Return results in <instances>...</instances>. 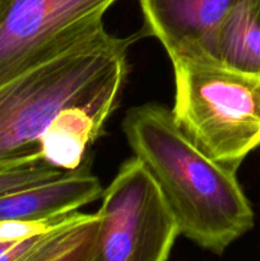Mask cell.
<instances>
[{
    "mask_svg": "<svg viewBox=\"0 0 260 261\" xmlns=\"http://www.w3.org/2000/svg\"><path fill=\"white\" fill-rule=\"evenodd\" d=\"M116 0H0V86L105 31Z\"/></svg>",
    "mask_w": 260,
    "mask_h": 261,
    "instance_id": "cell-5",
    "label": "cell"
},
{
    "mask_svg": "<svg viewBox=\"0 0 260 261\" xmlns=\"http://www.w3.org/2000/svg\"><path fill=\"white\" fill-rule=\"evenodd\" d=\"M74 213V212H73ZM73 213L43 221H4L0 222V242H19L28 237L43 233L65 222Z\"/></svg>",
    "mask_w": 260,
    "mask_h": 261,
    "instance_id": "cell-12",
    "label": "cell"
},
{
    "mask_svg": "<svg viewBox=\"0 0 260 261\" xmlns=\"http://www.w3.org/2000/svg\"><path fill=\"white\" fill-rule=\"evenodd\" d=\"M15 244H18V242H0V255L4 254L5 251H8V250H9L10 247L14 246Z\"/></svg>",
    "mask_w": 260,
    "mask_h": 261,
    "instance_id": "cell-14",
    "label": "cell"
},
{
    "mask_svg": "<svg viewBox=\"0 0 260 261\" xmlns=\"http://www.w3.org/2000/svg\"><path fill=\"white\" fill-rule=\"evenodd\" d=\"M71 171H64L46 161L0 167V196L63 177Z\"/></svg>",
    "mask_w": 260,
    "mask_h": 261,
    "instance_id": "cell-11",
    "label": "cell"
},
{
    "mask_svg": "<svg viewBox=\"0 0 260 261\" xmlns=\"http://www.w3.org/2000/svg\"><path fill=\"white\" fill-rule=\"evenodd\" d=\"M97 233H98V216L89 224L83 236L69 249L61 252L50 261H92L97 246Z\"/></svg>",
    "mask_w": 260,
    "mask_h": 261,
    "instance_id": "cell-13",
    "label": "cell"
},
{
    "mask_svg": "<svg viewBox=\"0 0 260 261\" xmlns=\"http://www.w3.org/2000/svg\"><path fill=\"white\" fill-rule=\"evenodd\" d=\"M172 116L205 154L237 171L260 147V76L209 61L177 59Z\"/></svg>",
    "mask_w": 260,
    "mask_h": 261,
    "instance_id": "cell-3",
    "label": "cell"
},
{
    "mask_svg": "<svg viewBox=\"0 0 260 261\" xmlns=\"http://www.w3.org/2000/svg\"><path fill=\"white\" fill-rule=\"evenodd\" d=\"M96 214L74 212L59 226L19 241L0 255V261H50L75 244L84 234Z\"/></svg>",
    "mask_w": 260,
    "mask_h": 261,
    "instance_id": "cell-10",
    "label": "cell"
},
{
    "mask_svg": "<svg viewBox=\"0 0 260 261\" xmlns=\"http://www.w3.org/2000/svg\"><path fill=\"white\" fill-rule=\"evenodd\" d=\"M92 261H167L180 234L177 222L138 158L124 162L102 191Z\"/></svg>",
    "mask_w": 260,
    "mask_h": 261,
    "instance_id": "cell-4",
    "label": "cell"
},
{
    "mask_svg": "<svg viewBox=\"0 0 260 261\" xmlns=\"http://www.w3.org/2000/svg\"><path fill=\"white\" fill-rule=\"evenodd\" d=\"M122 130L170 206L180 234L222 255L254 227V212L236 171L199 149L166 107L145 103L127 111Z\"/></svg>",
    "mask_w": 260,
    "mask_h": 261,
    "instance_id": "cell-1",
    "label": "cell"
},
{
    "mask_svg": "<svg viewBox=\"0 0 260 261\" xmlns=\"http://www.w3.org/2000/svg\"><path fill=\"white\" fill-rule=\"evenodd\" d=\"M239 0H139L143 36H153L170 60L214 63L217 35Z\"/></svg>",
    "mask_w": 260,
    "mask_h": 261,
    "instance_id": "cell-6",
    "label": "cell"
},
{
    "mask_svg": "<svg viewBox=\"0 0 260 261\" xmlns=\"http://www.w3.org/2000/svg\"><path fill=\"white\" fill-rule=\"evenodd\" d=\"M106 30L92 40L0 86V167L42 161L43 133L73 106L117 107L127 50L139 37Z\"/></svg>",
    "mask_w": 260,
    "mask_h": 261,
    "instance_id": "cell-2",
    "label": "cell"
},
{
    "mask_svg": "<svg viewBox=\"0 0 260 261\" xmlns=\"http://www.w3.org/2000/svg\"><path fill=\"white\" fill-rule=\"evenodd\" d=\"M102 191L96 176L78 168L51 182L0 196V222L58 218L97 200Z\"/></svg>",
    "mask_w": 260,
    "mask_h": 261,
    "instance_id": "cell-7",
    "label": "cell"
},
{
    "mask_svg": "<svg viewBox=\"0 0 260 261\" xmlns=\"http://www.w3.org/2000/svg\"><path fill=\"white\" fill-rule=\"evenodd\" d=\"M214 64L260 76V0H239L217 35Z\"/></svg>",
    "mask_w": 260,
    "mask_h": 261,
    "instance_id": "cell-9",
    "label": "cell"
},
{
    "mask_svg": "<svg viewBox=\"0 0 260 261\" xmlns=\"http://www.w3.org/2000/svg\"><path fill=\"white\" fill-rule=\"evenodd\" d=\"M115 109L73 106L63 110L41 138L42 160L60 170H78L87 148L101 135L105 122Z\"/></svg>",
    "mask_w": 260,
    "mask_h": 261,
    "instance_id": "cell-8",
    "label": "cell"
}]
</instances>
